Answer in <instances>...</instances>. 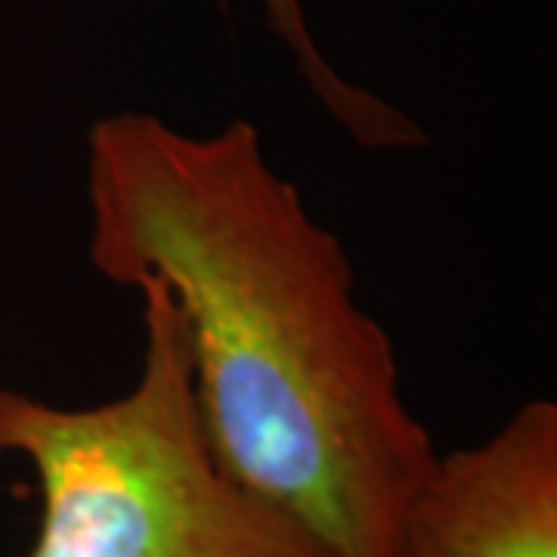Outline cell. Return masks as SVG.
I'll return each mask as SVG.
<instances>
[{
    "mask_svg": "<svg viewBox=\"0 0 557 557\" xmlns=\"http://www.w3.org/2000/svg\"><path fill=\"white\" fill-rule=\"evenodd\" d=\"M394 557H557L555 399H530L496 434L437 456Z\"/></svg>",
    "mask_w": 557,
    "mask_h": 557,
    "instance_id": "3",
    "label": "cell"
},
{
    "mask_svg": "<svg viewBox=\"0 0 557 557\" xmlns=\"http://www.w3.org/2000/svg\"><path fill=\"white\" fill-rule=\"evenodd\" d=\"M137 381L97 406L0 387V458L38 483L28 557H322L220 468L205 437L177 307L139 282Z\"/></svg>",
    "mask_w": 557,
    "mask_h": 557,
    "instance_id": "2",
    "label": "cell"
},
{
    "mask_svg": "<svg viewBox=\"0 0 557 557\" xmlns=\"http://www.w3.org/2000/svg\"><path fill=\"white\" fill-rule=\"evenodd\" d=\"M258 3L263 7V16L273 35L292 53L310 94L325 106L335 124L347 131V137L357 139L366 149H406L424 139L421 127L406 119L399 109L341 78L329 65L307 25L304 0H258Z\"/></svg>",
    "mask_w": 557,
    "mask_h": 557,
    "instance_id": "4",
    "label": "cell"
},
{
    "mask_svg": "<svg viewBox=\"0 0 557 557\" xmlns=\"http://www.w3.org/2000/svg\"><path fill=\"white\" fill-rule=\"evenodd\" d=\"M87 255L177 307L220 468L322 557H394L437 449L344 245L233 119L189 134L124 109L87 134Z\"/></svg>",
    "mask_w": 557,
    "mask_h": 557,
    "instance_id": "1",
    "label": "cell"
}]
</instances>
